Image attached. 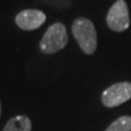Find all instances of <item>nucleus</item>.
Listing matches in <instances>:
<instances>
[{
  "label": "nucleus",
  "instance_id": "nucleus-8",
  "mask_svg": "<svg viewBox=\"0 0 131 131\" xmlns=\"http://www.w3.org/2000/svg\"><path fill=\"white\" fill-rule=\"evenodd\" d=\"M0 116H1V104H0Z\"/></svg>",
  "mask_w": 131,
  "mask_h": 131
},
{
  "label": "nucleus",
  "instance_id": "nucleus-7",
  "mask_svg": "<svg viewBox=\"0 0 131 131\" xmlns=\"http://www.w3.org/2000/svg\"><path fill=\"white\" fill-rule=\"evenodd\" d=\"M105 131H131V117L122 116L118 118Z\"/></svg>",
  "mask_w": 131,
  "mask_h": 131
},
{
  "label": "nucleus",
  "instance_id": "nucleus-4",
  "mask_svg": "<svg viewBox=\"0 0 131 131\" xmlns=\"http://www.w3.org/2000/svg\"><path fill=\"white\" fill-rule=\"evenodd\" d=\"M131 98V83L129 82H120L106 89L103 95L102 102L106 107H116Z\"/></svg>",
  "mask_w": 131,
  "mask_h": 131
},
{
  "label": "nucleus",
  "instance_id": "nucleus-5",
  "mask_svg": "<svg viewBox=\"0 0 131 131\" xmlns=\"http://www.w3.org/2000/svg\"><path fill=\"white\" fill-rule=\"evenodd\" d=\"M45 21H46V15L44 12L35 9L23 10L15 16L16 25L25 31L36 30Z\"/></svg>",
  "mask_w": 131,
  "mask_h": 131
},
{
  "label": "nucleus",
  "instance_id": "nucleus-1",
  "mask_svg": "<svg viewBox=\"0 0 131 131\" xmlns=\"http://www.w3.org/2000/svg\"><path fill=\"white\" fill-rule=\"evenodd\" d=\"M72 34L85 54L95 52L97 45L96 30L94 24L85 18H78L72 24Z\"/></svg>",
  "mask_w": 131,
  "mask_h": 131
},
{
  "label": "nucleus",
  "instance_id": "nucleus-3",
  "mask_svg": "<svg viewBox=\"0 0 131 131\" xmlns=\"http://www.w3.org/2000/svg\"><path fill=\"white\" fill-rule=\"evenodd\" d=\"M107 25L115 32H122L129 27V11L125 0H117L109 9L107 14Z\"/></svg>",
  "mask_w": 131,
  "mask_h": 131
},
{
  "label": "nucleus",
  "instance_id": "nucleus-6",
  "mask_svg": "<svg viewBox=\"0 0 131 131\" xmlns=\"http://www.w3.org/2000/svg\"><path fill=\"white\" fill-rule=\"evenodd\" d=\"M32 124L26 116H16L7 122L3 131H31Z\"/></svg>",
  "mask_w": 131,
  "mask_h": 131
},
{
  "label": "nucleus",
  "instance_id": "nucleus-2",
  "mask_svg": "<svg viewBox=\"0 0 131 131\" xmlns=\"http://www.w3.org/2000/svg\"><path fill=\"white\" fill-rule=\"evenodd\" d=\"M68 43L67 30L62 23H55L46 31L39 43L40 50L45 54H55Z\"/></svg>",
  "mask_w": 131,
  "mask_h": 131
}]
</instances>
